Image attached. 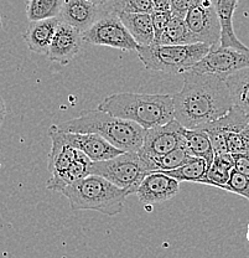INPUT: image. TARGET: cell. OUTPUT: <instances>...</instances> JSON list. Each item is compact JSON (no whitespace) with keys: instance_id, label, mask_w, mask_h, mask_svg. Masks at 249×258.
<instances>
[{"instance_id":"6da1fadb","label":"cell","mask_w":249,"mask_h":258,"mask_svg":"<svg viewBox=\"0 0 249 258\" xmlns=\"http://www.w3.org/2000/svg\"><path fill=\"white\" fill-rule=\"evenodd\" d=\"M180 92L173 95L175 119L187 129H203L233 107L226 81L216 75L186 71Z\"/></svg>"},{"instance_id":"7a4b0ae2","label":"cell","mask_w":249,"mask_h":258,"mask_svg":"<svg viewBox=\"0 0 249 258\" xmlns=\"http://www.w3.org/2000/svg\"><path fill=\"white\" fill-rule=\"evenodd\" d=\"M122 119L132 120L144 129H150L175 119L171 95L120 92L103 99L97 107Z\"/></svg>"},{"instance_id":"3957f363","label":"cell","mask_w":249,"mask_h":258,"mask_svg":"<svg viewBox=\"0 0 249 258\" xmlns=\"http://www.w3.org/2000/svg\"><path fill=\"white\" fill-rule=\"evenodd\" d=\"M56 127L74 133H96L123 152H139L145 134V129L132 120L122 119L98 108Z\"/></svg>"},{"instance_id":"277c9868","label":"cell","mask_w":249,"mask_h":258,"mask_svg":"<svg viewBox=\"0 0 249 258\" xmlns=\"http://www.w3.org/2000/svg\"><path fill=\"white\" fill-rule=\"evenodd\" d=\"M74 211H97L106 216H116L124 209L129 192L103 176L90 175L68 185L62 192Z\"/></svg>"},{"instance_id":"5b68a950","label":"cell","mask_w":249,"mask_h":258,"mask_svg":"<svg viewBox=\"0 0 249 258\" xmlns=\"http://www.w3.org/2000/svg\"><path fill=\"white\" fill-rule=\"evenodd\" d=\"M210 45L196 42L189 45H160L139 46V60L149 71L169 75H183L195 66L211 50Z\"/></svg>"},{"instance_id":"8992f818","label":"cell","mask_w":249,"mask_h":258,"mask_svg":"<svg viewBox=\"0 0 249 258\" xmlns=\"http://www.w3.org/2000/svg\"><path fill=\"white\" fill-rule=\"evenodd\" d=\"M51 150L47 157V169L51 177L46 187L53 191L62 192L68 185L90 175L92 160L81 150L63 143L57 137L50 136Z\"/></svg>"},{"instance_id":"52a82bcc","label":"cell","mask_w":249,"mask_h":258,"mask_svg":"<svg viewBox=\"0 0 249 258\" xmlns=\"http://www.w3.org/2000/svg\"><path fill=\"white\" fill-rule=\"evenodd\" d=\"M90 174L103 176L132 195L150 170L138 152H123L112 159L92 161Z\"/></svg>"},{"instance_id":"ba28073f","label":"cell","mask_w":249,"mask_h":258,"mask_svg":"<svg viewBox=\"0 0 249 258\" xmlns=\"http://www.w3.org/2000/svg\"><path fill=\"white\" fill-rule=\"evenodd\" d=\"M82 39L88 44L108 46L127 52L136 51L139 47L138 42L114 12L100 18L88 30L83 31Z\"/></svg>"},{"instance_id":"9c48e42d","label":"cell","mask_w":249,"mask_h":258,"mask_svg":"<svg viewBox=\"0 0 249 258\" xmlns=\"http://www.w3.org/2000/svg\"><path fill=\"white\" fill-rule=\"evenodd\" d=\"M187 28L196 42L217 47L221 42V25L213 0H201L185 14Z\"/></svg>"},{"instance_id":"30bf717a","label":"cell","mask_w":249,"mask_h":258,"mask_svg":"<svg viewBox=\"0 0 249 258\" xmlns=\"http://www.w3.org/2000/svg\"><path fill=\"white\" fill-rule=\"evenodd\" d=\"M249 67V50L217 46L211 48L206 56L195 64L191 71L211 74L226 80L233 72ZM190 71V70H189Z\"/></svg>"},{"instance_id":"8fae6325","label":"cell","mask_w":249,"mask_h":258,"mask_svg":"<svg viewBox=\"0 0 249 258\" xmlns=\"http://www.w3.org/2000/svg\"><path fill=\"white\" fill-rule=\"evenodd\" d=\"M50 136L57 137L63 143L81 150L92 161H101L112 159L117 155L122 154L123 150L112 145L103 137L96 133H74V132H65L51 125L49 131Z\"/></svg>"},{"instance_id":"7c38bea8","label":"cell","mask_w":249,"mask_h":258,"mask_svg":"<svg viewBox=\"0 0 249 258\" xmlns=\"http://www.w3.org/2000/svg\"><path fill=\"white\" fill-rule=\"evenodd\" d=\"M184 127L176 119L157 127L145 129L143 145L139 149L141 157L162 155L176 148L184 147Z\"/></svg>"},{"instance_id":"4fadbf2b","label":"cell","mask_w":249,"mask_h":258,"mask_svg":"<svg viewBox=\"0 0 249 258\" xmlns=\"http://www.w3.org/2000/svg\"><path fill=\"white\" fill-rule=\"evenodd\" d=\"M180 191V181L166 175L161 171H154L144 177L136 189L135 195L139 201L146 205L164 203L171 200Z\"/></svg>"},{"instance_id":"5bb4252c","label":"cell","mask_w":249,"mask_h":258,"mask_svg":"<svg viewBox=\"0 0 249 258\" xmlns=\"http://www.w3.org/2000/svg\"><path fill=\"white\" fill-rule=\"evenodd\" d=\"M82 32L78 29L61 21L51 42L47 58L62 66H67L78 55L82 46Z\"/></svg>"},{"instance_id":"9a60e30c","label":"cell","mask_w":249,"mask_h":258,"mask_svg":"<svg viewBox=\"0 0 249 258\" xmlns=\"http://www.w3.org/2000/svg\"><path fill=\"white\" fill-rule=\"evenodd\" d=\"M60 23V16L45 19V20L30 21L28 29L23 35V39L29 50L37 55L46 56Z\"/></svg>"},{"instance_id":"2e32d148","label":"cell","mask_w":249,"mask_h":258,"mask_svg":"<svg viewBox=\"0 0 249 258\" xmlns=\"http://www.w3.org/2000/svg\"><path fill=\"white\" fill-rule=\"evenodd\" d=\"M98 8L100 7L87 0H65L60 19L83 32L98 20Z\"/></svg>"},{"instance_id":"e0dca14e","label":"cell","mask_w":249,"mask_h":258,"mask_svg":"<svg viewBox=\"0 0 249 258\" xmlns=\"http://www.w3.org/2000/svg\"><path fill=\"white\" fill-rule=\"evenodd\" d=\"M217 15H218L219 25H221V42L219 46L233 47L237 50L248 51L245 46L235 35L233 29V15L238 5V0H213Z\"/></svg>"},{"instance_id":"ac0fdd59","label":"cell","mask_w":249,"mask_h":258,"mask_svg":"<svg viewBox=\"0 0 249 258\" xmlns=\"http://www.w3.org/2000/svg\"><path fill=\"white\" fill-rule=\"evenodd\" d=\"M139 46H149L155 41L151 15L146 13H116Z\"/></svg>"},{"instance_id":"d6986e66","label":"cell","mask_w":249,"mask_h":258,"mask_svg":"<svg viewBox=\"0 0 249 258\" xmlns=\"http://www.w3.org/2000/svg\"><path fill=\"white\" fill-rule=\"evenodd\" d=\"M233 169H234V163H233V155L231 153L216 154L212 164L208 166L205 176L200 180L199 184H205L223 190L224 185L228 182L231 177Z\"/></svg>"},{"instance_id":"ffe728a7","label":"cell","mask_w":249,"mask_h":258,"mask_svg":"<svg viewBox=\"0 0 249 258\" xmlns=\"http://www.w3.org/2000/svg\"><path fill=\"white\" fill-rule=\"evenodd\" d=\"M184 147L192 157L202 158L210 166L215 159V150L210 136L203 129H187L184 127Z\"/></svg>"},{"instance_id":"44dd1931","label":"cell","mask_w":249,"mask_h":258,"mask_svg":"<svg viewBox=\"0 0 249 258\" xmlns=\"http://www.w3.org/2000/svg\"><path fill=\"white\" fill-rule=\"evenodd\" d=\"M224 81L233 106L249 115V67L233 72Z\"/></svg>"},{"instance_id":"7402d4cb","label":"cell","mask_w":249,"mask_h":258,"mask_svg":"<svg viewBox=\"0 0 249 258\" xmlns=\"http://www.w3.org/2000/svg\"><path fill=\"white\" fill-rule=\"evenodd\" d=\"M160 45H189L196 44L194 35L187 28L185 16L176 15L173 13V18L169 21L165 31L162 32L159 42Z\"/></svg>"},{"instance_id":"603a6c76","label":"cell","mask_w":249,"mask_h":258,"mask_svg":"<svg viewBox=\"0 0 249 258\" xmlns=\"http://www.w3.org/2000/svg\"><path fill=\"white\" fill-rule=\"evenodd\" d=\"M140 155V154H139ZM141 157V155H140ZM148 165L150 173L154 171H164L171 170V169H176L179 166L184 165L187 163L192 157L189 153V150L185 147L176 148V149L171 150V152L166 153L162 155H156V157H141Z\"/></svg>"},{"instance_id":"cb8c5ba5","label":"cell","mask_w":249,"mask_h":258,"mask_svg":"<svg viewBox=\"0 0 249 258\" xmlns=\"http://www.w3.org/2000/svg\"><path fill=\"white\" fill-rule=\"evenodd\" d=\"M249 125V115L239 108L233 106L228 112L221 118L212 122L211 124L206 125L203 131L207 133L211 132H218V133H228V132H239L245 129Z\"/></svg>"},{"instance_id":"d4e9b609","label":"cell","mask_w":249,"mask_h":258,"mask_svg":"<svg viewBox=\"0 0 249 258\" xmlns=\"http://www.w3.org/2000/svg\"><path fill=\"white\" fill-rule=\"evenodd\" d=\"M207 169H208V165L205 159L194 157L187 161V163H185L184 165L179 166V168L176 169H171V170H164L161 171V173L174 177V179L179 180L180 182L189 181V182H196V184H199L200 180L205 176Z\"/></svg>"},{"instance_id":"484cf974","label":"cell","mask_w":249,"mask_h":258,"mask_svg":"<svg viewBox=\"0 0 249 258\" xmlns=\"http://www.w3.org/2000/svg\"><path fill=\"white\" fill-rule=\"evenodd\" d=\"M65 0H28L26 16L30 21L57 18L61 14Z\"/></svg>"},{"instance_id":"4316f807","label":"cell","mask_w":249,"mask_h":258,"mask_svg":"<svg viewBox=\"0 0 249 258\" xmlns=\"http://www.w3.org/2000/svg\"><path fill=\"white\" fill-rule=\"evenodd\" d=\"M114 13H146L155 10L152 0H111Z\"/></svg>"},{"instance_id":"83f0119b","label":"cell","mask_w":249,"mask_h":258,"mask_svg":"<svg viewBox=\"0 0 249 258\" xmlns=\"http://www.w3.org/2000/svg\"><path fill=\"white\" fill-rule=\"evenodd\" d=\"M227 149L231 154H249V125L239 132H228L224 134Z\"/></svg>"},{"instance_id":"f1b7e54d","label":"cell","mask_w":249,"mask_h":258,"mask_svg":"<svg viewBox=\"0 0 249 258\" xmlns=\"http://www.w3.org/2000/svg\"><path fill=\"white\" fill-rule=\"evenodd\" d=\"M223 190L242 196L249 201V176L243 175L233 169L231 177H229L228 182L224 185Z\"/></svg>"},{"instance_id":"f546056e","label":"cell","mask_w":249,"mask_h":258,"mask_svg":"<svg viewBox=\"0 0 249 258\" xmlns=\"http://www.w3.org/2000/svg\"><path fill=\"white\" fill-rule=\"evenodd\" d=\"M150 15H151L152 26H154V44H157L162 32L165 31L166 26H168L169 21L173 18V12L171 10H154Z\"/></svg>"},{"instance_id":"4dcf8cb0","label":"cell","mask_w":249,"mask_h":258,"mask_svg":"<svg viewBox=\"0 0 249 258\" xmlns=\"http://www.w3.org/2000/svg\"><path fill=\"white\" fill-rule=\"evenodd\" d=\"M201 0H171V12L176 15L185 16L187 12L199 4Z\"/></svg>"},{"instance_id":"1f68e13d","label":"cell","mask_w":249,"mask_h":258,"mask_svg":"<svg viewBox=\"0 0 249 258\" xmlns=\"http://www.w3.org/2000/svg\"><path fill=\"white\" fill-rule=\"evenodd\" d=\"M234 170L249 176V154H232Z\"/></svg>"},{"instance_id":"d6a6232c","label":"cell","mask_w":249,"mask_h":258,"mask_svg":"<svg viewBox=\"0 0 249 258\" xmlns=\"http://www.w3.org/2000/svg\"><path fill=\"white\" fill-rule=\"evenodd\" d=\"M155 10H171V0H152Z\"/></svg>"},{"instance_id":"836d02e7","label":"cell","mask_w":249,"mask_h":258,"mask_svg":"<svg viewBox=\"0 0 249 258\" xmlns=\"http://www.w3.org/2000/svg\"><path fill=\"white\" fill-rule=\"evenodd\" d=\"M5 117H7V106H5V102L3 99V97L0 96V124H3Z\"/></svg>"},{"instance_id":"e575fe53","label":"cell","mask_w":249,"mask_h":258,"mask_svg":"<svg viewBox=\"0 0 249 258\" xmlns=\"http://www.w3.org/2000/svg\"><path fill=\"white\" fill-rule=\"evenodd\" d=\"M87 2L92 3V4L97 5V7H101V5H104L107 4L108 2H111V0H87Z\"/></svg>"},{"instance_id":"d590c367","label":"cell","mask_w":249,"mask_h":258,"mask_svg":"<svg viewBox=\"0 0 249 258\" xmlns=\"http://www.w3.org/2000/svg\"><path fill=\"white\" fill-rule=\"evenodd\" d=\"M247 240L249 242V225H248V230H247Z\"/></svg>"},{"instance_id":"8d00e7d4","label":"cell","mask_w":249,"mask_h":258,"mask_svg":"<svg viewBox=\"0 0 249 258\" xmlns=\"http://www.w3.org/2000/svg\"><path fill=\"white\" fill-rule=\"evenodd\" d=\"M2 26H3V23H2V15H0V30H2Z\"/></svg>"}]
</instances>
